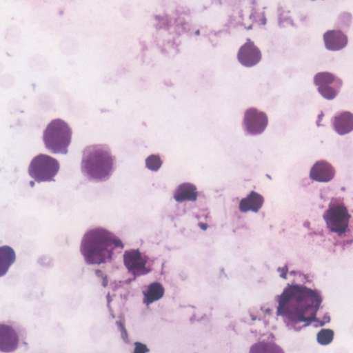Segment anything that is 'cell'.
<instances>
[{
    "mask_svg": "<svg viewBox=\"0 0 353 353\" xmlns=\"http://www.w3.org/2000/svg\"><path fill=\"white\" fill-rule=\"evenodd\" d=\"M321 303V296L317 291L294 284L284 290L279 299L278 311L289 325H307L316 319Z\"/></svg>",
    "mask_w": 353,
    "mask_h": 353,
    "instance_id": "cell-1",
    "label": "cell"
},
{
    "mask_svg": "<svg viewBox=\"0 0 353 353\" xmlns=\"http://www.w3.org/2000/svg\"><path fill=\"white\" fill-rule=\"evenodd\" d=\"M121 239L108 229L97 225L83 234L80 252L87 264L101 265L112 262L123 248Z\"/></svg>",
    "mask_w": 353,
    "mask_h": 353,
    "instance_id": "cell-2",
    "label": "cell"
},
{
    "mask_svg": "<svg viewBox=\"0 0 353 353\" xmlns=\"http://www.w3.org/2000/svg\"><path fill=\"white\" fill-rule=\"evenodd\" d=\"M323 219L324 223L316 225H320V237L328 243L344 248L353 240V216L343 198L331 199Z\"/></svg>",
    "mask_w": 353,
    "mask_h": 353,
    "instance_id": "cell-3",
    "label": "cell"
},
{
    "mask_svg": "<svg viewBox=\"0 0 353 353\" xmlns=\"http://www.w3.org/2000/svg\"><path fill=\"white\" fill-rule=\"evenodd\" d=\"M116 166V158L107 144L90 145L82 152L81 170L89 181L101 183L108 181Z\"/></svg>",
    "mask_w": 353,
    "mask_h": 353,
    "instance_id": "cell-4",
    "label": "cell"
},
{
    "mask_svg": "<svg viewBox=\"0 0 353 353\" xmlns=\"http://www.w3.org/2000/svg\"><path fill=\"white\" fill-rule=\"evenodd\" d=\"M72 131L69 124L61 119L52 120L43 132L45 147L54 154H65L71 143Z\"/></svg>",
    "mask_w": 353,
    "mask_h": 353,
    "instance_id": "cell-5",
    "label": "cell"
},
{
    "mask_svg": "<svg viewBox=\"0 0 353 353\" xmlns=\"http://www.w3.org/2000/svg\"><path fill=\"white\" fill-rule=\"evenodd\" d=\"M27 336L26 328L19 323L12 320L0 323V351L14 352L19 349Z\"/></svg>",
    "mask_w": 353,
    "mask_h": 353,
    "instance_id": "cell-6",
    "label": "cell"
},
{
    "mask_svg": "<svg viewBox=\"0 0 353 353\" xmlns=\"http://www.w3.org/2000/svg\"><path fill=\"white\" fill-rule=\"evenodd\" d=\"M58 161L51 156L39 154L33 157L28 166L30 176L37 183L53 181L59 170Z\"/></svg>",
    "mask_w": 353,
    "mask_h": 353,
    "instance_id": "cell-7",
    "label": "cell"
},
{
    "mask_svg": "<svg viewBox=\"0 0 353 353\" xmlns=\"http://www.w3.org/2000/svg\"><path fill=\"white\" fill-rule=\"evenodd\" d=\"M314 84L319 93L327 100L334 99L341 91L343 81L330 72H320L314 77Z\"/></svg>",
    "mask_w": 353,
    "mask_h": 353,
    "instance_id": "cell-8",
    "label": "cell"
},
{
    "mask_svg": "<svg viewBox=\"0 0 353 353\" xmlns=\"http://www.w3.org/2000/svg\"><path fill=\"white\" fill-rule=\"evenodd\" d=\"M123 259L125 267L134 277L145 275L151 271L149 259L139 249L125 250Z\"/></svg>",
    "mask_w": 353,
    "mask_h": 353,
    "instance_id": "cell-9",
    "label": "cell"
},
{
    "mask_svg": "<svg viewBox=\"0 0 353 353\" xmlns=\"http://www.w3.org/2000/svg\"><path fill=\"white\" fill-rule=\"evenodd\" d=\"M268 124L267 114L256 108H248L243 114L242 126L247 134L259 135L262 134Z\"/></svg>",
    "mask_w": 353,
    "mask_h": 353,
    "instance_id": "cell-10",
    "label": "cell"
},
{
    "mask_svg": "<svg viewBox=\"0 0 353 353\" xmlns=\"http://www.w3.org/2000/svg\"><path fill=\"white\" fill-rule=\"evenodd\" d=\"M262 54L259 48L250 39L243 44L237 53L239 63L245 67H253L260 62Z\"/></svg>",
    "mask_w": 353,
    "mask_h": 353,
    "instance_id": "cell-11",
    "label": "cell"
},
{
    "mask_svg": "<svg viewBox=\"0 0 353 353\" xmlns=\"http://www.w3.org/2000/svg\"><path fill=\"white\" fill-rule=\"evenodd\" d=\"M335 174L334 168L324 159L316 161L310 172V178L318 182H329L334 179Z\"/></svg>",
    "mask_w": 353,
    "mask_h": 353,
    "instance_id": "cell-12",
    "label": "cell"
},
{
    "mask_svg": "<svg viewBox=\"0 0 353 353\" xmlns=\"http://www.w3.org/2000/svg\"><path fill=\"white\" fill-rule=\"evenodd\" d=\"M333 130L340 135H344L353 131V113L347 110H340L331 119Z\"/></svg>",
    "mask_w": 353,
    "mask_h": 353,
    "instance_id": "cell-13",
    "label": "cell"
},
{
    "mask_svg": "<svg viewBox=\"0 0 353 353\" xmlns=\"http://www.w3.org/2000/svg\"><path fill=\"white\" fill-rule=\"evenodd\" d=\"M323 41L327 50L339 51L346 47L348 39L341 30H330L324 33Z\"/></svg>",
    "mask_w": 353,
    "mask_h": 353,
    "instance_id": "cell-14",
    "label": "cell"
},
{
    "mask_svg": "<svg viewBox=\"0 0 353 353\" xmlns=\"http://www.w3.org/2000/svg\"><path fill=\"white\" fill-rule=\"evenodd\" d=\"M16 259V254L13 248L9 245H2L0 248V276L7 274L10 268Z\"/></svg>",
    "mask_w": 353,
    "mask_h": 353,
    "instance_id": "cell-15",
    "label": "cell"
},
{
    "mask_svg": "<svg viewBox=\"0 0 353 353\" xmlns=\"http://www.w3.org/2000/svg\"><path fill=\"white\" fill-rule=\"evenodd\" d=\"M174 197L179 202L195 201L197 197L196 187L188 182L181 183L175 189Z\"/></svg>",
    "mask_w": 353,
    "mask_h": 353,
    "instance_id": "cell-16",
    "label": "cell"
},
{
    "mask_svg": "<svg viewBox=\"0 0 353 353\" xmlns=\"http://www.w3.org/2000/svg\"><path fill=\"white\" fill-rule=\"evenodd\" d=\"M264 199L260 194L252 191L247 197L243 199L239 205L241 211L247 212L252 210L257 212L263 205Z\"/></svg>",
    "mask_w": 353,
    "mask_h": 353,
    "instance_id": "cell-17",
    "label": "cell"
},
{
    "mask_svg": "<svg viewBox=\"0 0 353 353\" xmlns=\"http://www.w3.org/2000/svg\"><path fill=\"white\" fill-rule=\"evenodd\" d=\"M164 289L159 283H152L149 285L143 292L144 301L150 304L161 299L163 295Z\"/></svg>",
    "mask_w": 353,
    "mask_h": 353,
    "instance_id": "cell-18",
    "label": "cell"
},
{
    "mask_svg": "<svg viewBox=\"0 0 353 353\" xmlns=\"http://www.w3.org/2000/svg\"><path fill=\"white\" fill-rule=\"evenodd\" d=\"M162 163V159L159 154H151L145 160L146 167L152 171H157Z\"/></svg>",
    "mask_w": 353,
    "mask_h": 353,
    "instance_id": "cell-19",
    "label": "cell"
},
{
    "mask_svg": "<svg viewBox=\"0 0 353 353\" xmlns=\"http://www.w3.org/2000/svg\"><path fill=\"white\" fill-rule=\"evenodd\" d=\"M312 1H315V0H312Z\"/></svg>",
    "mask_w": 353,
    "mask_h": 353,
    "instance_id": "cell-20",
    "label": "cell"
}]
</instances>
